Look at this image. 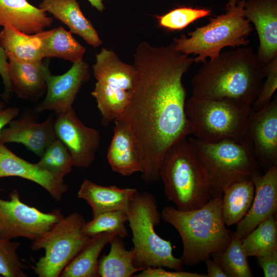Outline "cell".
<instances>
[{
    "label": "cell",
    "instance_id": "obj_39",
    "mask_svg": "<svg viewBox=\"0 0 277 277\" xmlns=\"http://www.w3.org/2000/svg\"><path fill=\"white\" fill-rule=\"evenodd\" d=\"M19 109L17 107H7L3 102H0V132L11 121L17 116Z\"/></svg>",
    "mask_w": 277,
    "mask_h": 277
},
{
    "label": "cell",
    "instance_id": "obj_22",
    "mask_svg": "<svg viewBox=\"0 0 277 277\" xmlns=\"http://www.w3.org/2000/svg\"><path fill=\"white\" fill-rule=\"evenodd\" d=\"M39 8L66 25L72 33L94 48L103 42L91 22L83 14L77 0H42Z\"/></svg>",
    "mask_w": 277,
    "mask_h": 277
},
{
    "label": "cell",
    "instance_id": "obj_29",
    "mask_svg": "<svg viewBox=\"0 0 277 277\" xmlns=\"http://www.w3.org/2000/svg\"><path fill=\"white\" fill-rule=\"evenodd\" d=\"M228 277H251L253 274L246 253L242 244V239L234 233L231 241L222 251L211 255Z\"/></svg>",
    "mask_w": 277,
    "mask_h": 277
},
{
    "label": "cell",
    "instance_id": "obj_19",
    "mask_svg": "<svg viewBox=\"0 0 277 277\" xmlns=\"http://www.w3.org/2000/svg\"><path fill=\"white\" fill-rule=\"evenodd\" d=\"M113 135L107 152V160L112 170L123 176L142 172L135 142L126 120L120 116L114 121Z\"/></svg>",
    "mask_w": 277,
    "mask_h": 277
},
{
    "label": "cell",
    "instance_id": "obj_9",
    "mask_svg": "<svg viewBox=\"0 0 277 277\" xmlns=\"http://www.w3.org/2000/svg\"><path fill=\"white\" fill-rule=\"evenodd\" d=\"M188 138L209 176L212 197L222 196L232 184L251 180L259 172V164L249 143L232 139L205 142L194 137Z\"/></svg>",
    "mask_w": 277,
    "mask_h": 277
},
{
    "label": "cell",
    "instance_id": "obj_10",
    "mask_svg": "<svg viewBox=\"0 0 277 277\" xmlns=\"http://www.w3.org/2000/svg\"><path fill=\"white\" fill-rule=\"evenodd\" d=\"M80 213L63 216L44 234L33 241V251L44 249L45 255L32 268L39 277H58L91 238L85 235L82 227L86 222Z\"/></svg>",
    "mask_w": 277,
    "mask_h": 277
},
{
    "label": "cell",
    "instance_id": "obj_20",
    "mask_svg": "<svg viewBox=\"0 0 277 277\" xmlns=\"http://www.w3.org/2000/svg\"><path fill=\"white\" fill-rule=\"evenodd\" d=\"M52 17L27 0H0V26L9 25L27 34L39 33L52 25Z\"/></svg>",
    "mask_w": 277,
    "mask_h": 277
},
{
    "label": "cell",
    "instance_id": "obj_2",
    "mask_svg": "<svg viewBox=\"0 0 277 277\" xmlns=\"http://www.w3.org/2000/svg\"><path fill=\"white\" fill-rule=\"evenodd\" d=\"M265 76L253 49L238 47L203 63L191 79L192 95L251 107Z\"/></svg>",
    "mask_w": 277,
    "mask_h": 277
},
{
    "label": "cell",
    "instance_id": "obj_26",
    "mask_svg": "<svg viewBox=\"0 0 277 277\" xmlns=\"http://www.w3.org/2000/svg\"><path fill=\"white\" fill-rule=\"evenodd\" d=\"M85 48L62 26L44 31L42 51L44 58L56 57L72 63L83 60Z\"/></svg>",
    "mask_w": 277,
    "mask_h": 277
},
{
    "label": "cell",
    "instance_id": "obj_33",
    "mask_svg": "<svg viewBox=\"0 0 277 277\" xmlns=\"http://www.w3.org/2000/svg\"><path fill=\"white\" fill-rule=\"evenodd\" d=\"M211 11L208 8L180 6L155 17L160 27L174 31L183 30L194 22L209 16Z\"/></svg>",
    "mask_w": 277,
    "mask_h": 277
},
{
    "label": "cell",
    "instance_id": "obj_38",
    "mask_svg": "<svg viewBox=\"0 0 277 277\" xmlns=\"http://www.w3.org/2000/svg\"><path fill=\"white\" fill-rule=\"evenodd\" d=\"M8 58L0 45V75L4 86V90L1 94L5 102H8L12 93V87L8 71Z\"/></svg>",
    "mask_w": 277,
    "mask_h": 277
},
{
    "label": "cell",
    "instance_id": "obj_25",
    "mask_svg": "<svg viewBox=\"0 0 277 277\" xmlns=\"http://www.w3.org/2000/svg\"><path fill=\"white\" fill-rule=\"evenodd\" d=\"M115 235L101 233L91 237L83 248L61 272V277H97L98 258Z\"/></svg>",
    "mask_w": 277,
    "mask_h": 277
},
{
    "label": "cell",
    "instance_id": "obj_24",
    "mask_svg": "<svg viewBox=\"0 0 277 277\" xmlns=\"http://www.w3.org/2000/svg\"><path fill=\"white\" fill-rule=\"evenodd\" d=\"M44 31L27 34L7 25L0 31V45L8 58L27 62H41L44 58L42 51Z\"/></svg>",
    "mask_w": 277,
    "mask_h": 277
},
{
    "label": "cell",
    "instance_id": "obj_35",
    "mask_svg": "<svg viewBox=\"0 0 277 277\" xmlns=\"http://www.w3.org/2000/svg\"><path fill=\"white\" fill-rule=\"evenodd\" d=\"M265 81L260 92L251 106V110L258 111L267 105L277 89V57L265 66Z\"/></svg>",
    "mask_w": 277,
    "mask_h": 277
},
{
    "label": "cell",
    "instance_id": "obj_13",
    "mask_svg": "<svg viewBox=\"0 0 277 277\" xmlns=\"http://www.w3.org/2000/svg\"><path fill=\"white\" fill-rule=\"evenodd\" d=\"M48 65L49 63L44 71L46 95L34 110L37 112L52 111L57 114L73 107V103L81 87L89 80V67L82 60L73 63L65 73L53 75L50 72Z\"/></svg>",
    "mask_w": 277,
    "mask_h": 277
},
{
    "label": "cell",
    "instance_id": "obj_21",
    "mask_svg": "<svg viewBox=\"0 0 277 277\" xmlns=\"http://www.w3.org/2000/svg\"><path fill=\"white\" fill-rule=\"evenodd\" d=\"M8 71L12 92L22 99L34 101L46 91L45 68L49 63L27 62L8 58Z\"/></svg>",
    "mask_w": 277,
    "mask_h": 277
},
{
    "label": "cell",
    "instance_id": "obj_28",
    "mask_svg": "<svg viewBox=\"0 0 277 277\" xmlns=\"http://www.w3.org/2000/svg\"><path fill=\"white\" fill-rule=\"evenodd\" d=\"M110 251L103 254L98 263V271L102 277H131L143 270L133 264L134 251L126 249L123 238L115 236L109 243Z\"/></svg>",
    "mask_w": 277,
    "mask_h": 277
},
{
    "label": "cell",
    "instance_id": "obj_34",
    "mask_svg": "<svg viewBox=\"0 0 277 277\" xmlns=\"http://www.w3.org/2000/svg\"><path fill=\"white\" fill-rule=\"evenodd\" d=\"M20 246L18 242L0 239L1 276H27L24 271L26 266L22 262L17 252Z\"/></svg>",
    "mask_w": 277,
    "mask_h": 277
},
{
    "label": "cell",
    "instance_id": "obj_15",
    "mask_svg": "<svg viewBox=\"0 0 277 277\" xmlns=\"http://www.w3.org/2000/svg\"><path fill=\"white\" fill-rule=\"evenodd\" d=\"M254 186L251 205L238 224L235 235L243 239L262 222L276 214L277 211V165L267 169L264 174L259 172L251 179Z\"/></svg>",
    "mask_w": 277,
    "mask_h": 277
},
{
    "label": "cell",
    "instance_id": "obj_18",
    "mask_svg": "<svg viewBox=\"0 0 277 277\" xmlns=\"http://www.w3.org/2000/svg\"><path fill=\"white\" fill-rule=\"evenodd\" d=\"M53 115L37 123L28 115L13 120L0 132V142L22 144L41 157L47 147L57 138L54 129Z\"/></svg>",
    "mask_w": 277,
    "mask_h": 277
},
{
    "label": "cell",
    "instance_id": "obj_23",
    "mask_svg": "<svg viewBox=\"0 0 277 277\" xmlns=\"http://www.w3.org/2000/svg\"><path fill=\"white\" fill-rule=\"evenodd\" d=\"M137 190L134 188H121L114 185L104 186L85 180L77 196L89 204L94 217L106 212L126 210L131 196Z\"/></svg>",
    "mask_w": 277,
    "mask_h": 277
},
{
    "label": "cell",
    "instance_id": "obj_40",
    "mask_svg": "<svg viewBox=\"0 0 277 277\" xmlns=\"http://www.w3.org/2000/svg\"><path fill=\"white\" fill-rule=\"evenodd\" d=\"M204 261L207 268L206 277H228L226 273L214 260H211L209 257Z\"/></svg>",
    "mask_w": 277,
    "mask_h": 277
},
{
    "label": "cell",
    "instance_id": "obj_27",
    "mask_svg": "<svg viewBox=\"0 0 277 277\" xmlns=\"http://www.w3.org/2000/svg\"><path fill=\"white\" fill-rule=\"evenodd\" d=\"M254 195L251 180H242L230 185L222 195V213L227 226L238 224L249 210Z\"/></svg>",
    "mask_w": 277,
    "mask_h": 277
},
{
    "label": "cell",
    "instance_id": "obj_17",
    "mask_svg": "<svg viewBox=\"0 0 277 277\" xmlns=\"http://www.w3.org/2000/svg\"><path fill=\"white\" fill-rule=\"evenodd\" d=\"M19 177L44 188L55 201L61 200L68 190L64 177L18 156L0 142V178Z\"/></svg>",
    "mask_w": 277,
    "mask_h": 277
},
{
    "label": "cell",
    "instance_id": "obj_16",
    "mask_svg": "<svg viewBox=\"0 0 277 277\" xmlns=\"http://www.w3.org/2000/svg\"><path fill=\"white\" fill-rule=\"evenodd\" d=\"M244 14L255 27L259 40L256 55L265 66L277 57V0L245 1Z\"/></svg>",
    "mask_w": 277,
    "mask_h": 277
},
{
    "label": "cell",
    "instance_id": "obj_41",
    "mask_svg": "<svg viewBox=\"0 0 277 277\" xmlns=\"http://www.w3.org/2000/svg\"><path fill=\"white\" fill-rule=\"evenodd\" d=\"M91 5L96 9L98 11L102 12L105 8L103 0H87Z\"/></svg>",
    "mask_w": 277,
    "mask_h": 277
},
{
    "label": "cell",
    "instance_id": "obj_11",
    "mask_svg": "<svg viewBox=\"0 0 277 277\" xmlns=\"http://www.w3.org/2000/svg\"><path fill=\"white\" fill-rule=\"evenodd\" d=\"M63 216L60 209L45 213L25 204L14 189L8 200L0 197V239L24 238L33 241Z\"/></svg>",
    "mask_w": 277,
    "mask_h": 277
},
{
    "label": "cell",
    "instance_id": "obj_8",
    "mask_svg": "<svg viewBox=\"0 0 277 277\" xmlns=\"http://www.w3.org/2000/svg\"><path fill=\"white\" fill-rule=\"evenodd\" d=\"M92 69L96 82L91 94L101 123L107 126L124 114L136 85L137 71L133 65L124 63L114 51L105 48L96 54Z\"/></svg>",
    "mask_w": 277,
    "mask_h": 277
},
{
    "label": "cell",
    "instance_id": "obj_30",
    "mask_svg": "<svg viewBox=\"0 0 277 277\" xmlns=\"http://www.w3.org/2000/svg\"><path fill=\"white\" fill-rule=\"evenodd\" d=\"M246 255L259 256L277 249V223L275 215L259 224L242 239Z\"/></svg>",
    "mask_w": 277,
    "mask_h": 277
},
{
    "label": "cell",
    "instance_id": "obj_14",
    "mask_svg": "<svg viewBox=\"0 0 277 277\" xmlns=\"http://www.w3.org/2000/svg\"><path fill=\"white\" fill-rule=\"evenodd\" d=\"M247 135L259 164L266 169L277 165V97L258 111L251 110Z\"/></svg>",
    "mask_w": 277,
    "mask_h": 277
},
{
    "label": "cell",
    "instance_id": "obj_37",
    "mask_svg": "<svg viewBox=\"0 0 277 277\" xmlns=\"http://www.w3.org/2000/svg\"><path fill=\"white\" fill-rule=\"evenodd\" d=\"M258 265L265 277L277 276V249L256 257Z\"/></svg>",
    "mask_w": 277,
    "mask_h": 277
},
{
    "label": "cell",
    "instance_id": "obj_3",
    "mask_svg": "<svg viewBox=\"0 0 277 277\" xmlns=\"http://www.w3.org/2000/svg\"><path fill=\"white\" fill-rule=\"evenodd\" d=\"M161 215L178 231L183 245L181 259L186 266L195 265L223 251L231 241V233L223 219L222 195L212 197L204 206L192 210L166 206Z\"/></svg>",
    "mask_w": 277,
    "mask_h": 277
},
{
    "label": "cell",
    "instance_id": "obj_5",
    "mask_svg": "<svg viewBox=\"0 0 277 277\" xmlns=\"http://www.w3.org/2000/svg\"><path fill=\"white\" fill-rule=\"evenodd\" d=\"M245 1L228 0L224 13L189 32V37L182 34L174 38L175 49L188 55H196L194 63L203 64L207 58L218 56L225 47L248 46L253 27L244 14Z\"/></svg>",
    "mask_w": 277,
    "mask_h": 277
},
{
    "label": "cell",
    "instance_id": "obj_12",
    "mask_svg": "<svg viewBox=\"0 0 277 277\" xmlns=\"http://www.w3.org/2000/svg\"><path fill=\"white\" fill-rule=\"evenodd\" d=\"M56 114L54 121L56 135L70 152L74 167H90L100 146L99 131L85 126L73 107Z\"/></svg>",
    "mask_w": 277,
    "mask_h": 277
},
{
    "label": "cell",
    "instance_id": "obj_31",
    "mask_svg": "<svg viewBox=\"0 0 277 277\" xmlns=\"http://www.w3.org/2000/svg\"><path fill=\"white\" fill-rule=\"evenodd\" d=\"M127 222L126 210L106 212L93 217V219L89 222H86L82 231L85 235L90 238L105 232L123 239L128 235L125 226Z\"/></svg>",
    "mask_w": 277,
    "mask_h": 277
},
{
    "label": "cell",
    "instance_id": "obj_6",
    "mask_svg": "<svg viewBox=\"0 0 277 277\" xmlns=\"http://www.w3.org/2000/svg\"><path fill=\"white\" fill-rule=\"evenodd\" d=\"M126 212L132 233L134 266L142 270L165 267L183 270V262L173 255L171 242L155 231L162 218L155 196L137 190L131 196Z\"/></svg>",
    "mask_w": 277,
    "mask_h": 277
},
{
    "label": "cell",
    "instance_id": "obj_7",
    "mask_svg": "<svg viewBox=\"0 0 277 277\" xmlns=\"http://www.w3.org/2000/svg\"><path fill=\"white\" fill-rule=\"evenodd\" d=\"M251 107L232 102L191 95L185 111L194 138L205 142L232 139L249 143L247 125Z\"/></svg>",
    "mask_w": 277,
    "mask_h": 277
},
{
    "label": "cell",
    "instance_id": "obj_42",
    "mask_svg": "<svg viewBox=\"0 0 277 277\" xmlns=\"http://www.w3.org/2000/svg\"></svg>",
    "mask_w": 277,
    "mask_h": 277
},
{
    "label": "cell",
    "instance_id": "obj_32",
    "mask_svg": "<svg viewBox=\"0 0 277 277\" xmlns=\"http://www.w3.org/2000/svg\"><path fill=\"white\" fill-rule=\"evenodd\" d=\"M40 158L36 163L39 167L61 177L70 173L74 167L70 152L58 138L47 147Z\"/></svg>",
    "mask_w": 277,
    "mask_h": 277
},
{
    "label": "cell",
    "instance_id": "obj_4",
    "mask_svg": "<svg viewBox=\"0 0 277 277\" xmlns=\"http://www.w3.org/2000/svg\"><path fill=\"white\" fill-rule=\"evenodd\" d=\"M164 194L176 209L189 211L204 206L212 198L209 176L187 137L173 144L160 168Z\"/></svg>",
    "mask_w": 277,
    "mask_h": 277
},
{
    "label": "cell",
    "instance_id": "obj_36",
    "mask_svg": "<svg viewBox=\"0 0 277 277\" xmlns=\"http://www.w3.org/2000/svg\"><path fill=\"white\" fill-rule=\"evenodd\" d=\"M136 277H206L205 274L176 270L167 271L161 267H148L134 275Z\"/></svg>",
    "mask_w": 277,
    "mask_h": 277
},
{
    "label": "cell",
    "instance_id": "obj_1",
    "mask_svg": "<svg viewBox=\"0 0 277 277\" xmlns=\"http://www.w3.org/2000/svg\"><path fill=\"white\" fill-rule=\"evenodd\" d=\"M193 63V57L176 50L173 43L155 47L142 42L133 54L137 83L121 116L132 132L146 184L160 180L167 150L192 134L182 77Z\"/></svg>",
    "mask_w": 277,
    "mask_h": 277
}]
</instances>
